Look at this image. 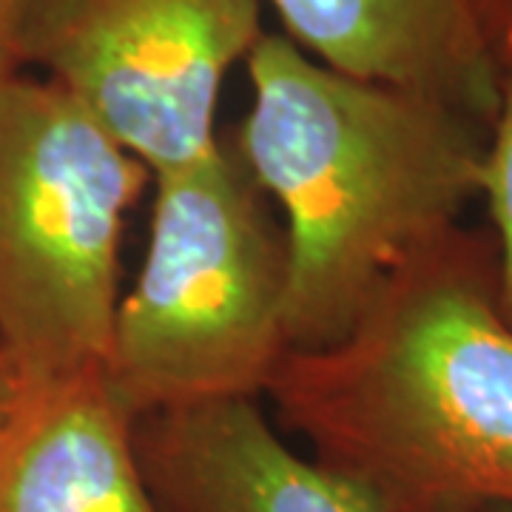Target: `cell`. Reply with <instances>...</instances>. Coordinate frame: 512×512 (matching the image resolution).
Returning a JSON list of instances; mask_svg holds the SVG:
<instances>
[{
	"label": "cell",
	"instance_id": "8fae6325",
	"mask_svg": "<svg viewBox=\"0 0 512 512\" xmlns=\"http://www.w3.org/2000/svg\"><path fill=\"white\" fill-rule=\"evenodd\" d=\"M23 0H0V83L23 72L18 57V15Z\"/></svg>",
	"mask_w": 512,
	"mask_h": 512
},
{
	"label": "cell",
	"instance_id": "52a82bcc",
	"mask_svg": "<svg viewBox=\"0 0 512 512\" xmlns=\"http://www.w3.org/2000/svg\"><path fill=\"white\" fill-rule=\"evenodd\" d=\"M291 43L336 72L439 100L490 128L501 69L476 0H268Z\"/></svg>",
	"mask_w": 512,
	"mask_h": 512
},
{
	"label": "cell",
	"instance_id": "30bf717a",
	"mask_svg": "<svg viewBox=\"0 0 512 512\" xmlns=\"http://www.w3.org/2000/svg\"><path fill=\"white\" fill-rule=\"evenodd\" d=\"M476 12L495 66L512 72V0H476Z\"/></svg>",
	"mask_w": 512,
	"mask_h": 512
},
{
	"label": "cell",
	"instance_id": "ba28073f",
	"mask_svg": "<svg viewBox=\"0 0 512 512\" xmlns=\"http://www.w3.org/2000/svg\"><path fill=\"white\" fill-rule=\"evenodd\" d=\"M131 427L103 373L20 387L0 421V512H160Z\"/></svg>",
	"mask_w": 512,
	"mask_h": 512
},
{
	"label": "cell",
	"instance_id": "7a4b0ae2",
	"mask_svg": "<svg viewBox=\"0 0 512 512\" xmlns=\"http://www.w3.org/2000/svg\"><path fill=\"white\" fill-rule=\"evenodd\" d=\"M228 140L285 214L288 350L339 342L382 285L478 197L487 131L464 111L359 80L262 32Z\"/></svg>",
	"mask_w": 512,
	"mask_h": 512
},
{
	"label": "cell",
	"instance_id": "9c48e42d",
	"mask_svg": "<svg viewBox=\"0 0 512 512\" xmlns=\"http://www.w3.org/2000/svg\"><path fill=\"white\" fill-rule=\"evenodd\" d=\"M478 194H484L495 228L498 305L512 325V72L501 74L498 109L487 131Z\"/></svg>",
	"mask_w": 512,
	"mask_h": 512
},
{
	"label": "cell",
	"instance_id": "6da1fadb",
	"mask_svg": "<svg viewBox=\"0 0 512 512\" xmlns=\"http://www.w3.org/2000/svg\"><path fill=\"white\" fill-rule=\"evenodd\" d=\"M265 396L379 512L512 510V325L495 242L450 228L339 342L285 350Z\"/></svg>",
	"mask_w": 512,
	"mask_h": 512
},
{
	"label": "cell",
	"instance_id": "277c9868",
	"mask_svg": "<svg viewBox=\"0 0 512 512\" xmlns=\"http://www.w3.org/2000/svg\"><path fill=\"white\" fill-rule=\"evenodd\" d=\"M151 171L46 77L0 83V353L20 387L103 373Z\"/></svg>",
	"mask_w": 512,
	"mask_h": 512
},
{
	"label": "cell",
	"instance_id": "4fadbf2b",
	"mask_svg": "<svg viewBox=\"0 0 512 512\" xmlns=\"http://www.w3.org/2000/svg\"><path fill=\"white\" fill-rule=\"evenodd\" d=\"M490 512H512V510H490Z\"/></svg>",
	"mask_w": 512,
	"mask_h": 512
},
{
	"label": "cell",
	"instance_id": "7c38bea8",
	"mask_svg": "<svg viewBox=\"0 0 512 512\" xmlns=\"http://www.w3.org/2000/svg\"><path fill=\"white\" fill-rule=\"evenodd\" d=\"M18 393H20L18 376H15L12 365L6 362V356L0 353V421H3V416L9 413V407L15 404Z\"/></svg>",
	"mask_w": 512,
	"mask_h": 512
},
{
	"label": "cell",
	"instance_id": "3957f363",
	"mask_svg": "<svg viewBox=\"0 0 512 512\" xmlns=\"http://www.w3.org/2000/svg\"><path fill=\"white\" fill-rule=\"evenodd\" d=\"M288 245L228 137L154 177L140 274L120 296L103 379L137 421L180 404L256 399L285 342Z\"/></svg>",
	"mask_w": 512,
	"mask_h": 512
},
{
	"label": "cell",
	"instance_id": "5b68a950",
	"mask_svg": "<svg viewBox=\"0 0 512 512\" xmlns=\"http://www.w3.org/2000/svg\"><path fill=\"white\" fill-rule=\"evenodd\" d=\"M262 37V0H23L20 69H40L151 177L220 143L225 74Z\"/></svg>",
	"mask_w": 512,
	"mask_h": 512
},
{
	"label": "cell",
	"instance_id": "8992f818",
	"mask_svg": "<svg viewBox=\"0 0 512 512\" xmlns=\"http://www.w3.org/2000/svg\"><path fill=\"white\" fill-rule=\"evenodd\" d=\"M131 441L160 512H379L365 487L293 453L254 399L148 413Z\"/></svg>",
	"mask_w": 512,
	"mask_h": 512
}]
</instances>
